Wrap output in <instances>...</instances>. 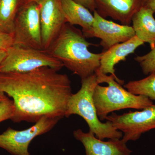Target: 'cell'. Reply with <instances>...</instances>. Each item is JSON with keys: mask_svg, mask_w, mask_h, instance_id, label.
<instances>
[{"mask_svg": "<svg viewBox=\"0 0 155 155\" xmlns=\"http://www.w3.org/2000/svg\"><path fill=\"white\" fill-rule=\"evenodd\" d=\"M61 2L67 23L79 25L83 33L90 30L94 17L88 9L74 0H61Z\"/></svg>", "mask_w": 155, "mask_h": 155, "instance_id": "obj_15", "label": "cell"}, {"mask_svg": "<svg viewBox=\"0 0 155 155\" xmlns=\"http://www.w3.org/2000/svg\"><path fill=\"white\" fill-rule=\"evenodd\" d=\"M124 87L134 94L143 96L155 101V73L140 80L129 81Z\"/></svg>", "mask_w": 155, "mask_h": 155, "instance_id": "obj_17", "label": "cell"}, {"mask_svg": "<svg viewBox=\"0 0 155 155\" xmlns=\"http://www.w3.org/2000/svg\"><path fill=\"white\" fill-rule=\"evenodd\" d=\"M14 112L13 101L7 97L0 103V123L12 119Z\"/></svg>", "mask_w": 155, "mask_h": 155, "instance_id": "obj_19", "label": "cell"}, {"mask_svg": "<svg viewBox=\"0 0 155 155\" xmlns=\"http://www.w3.org/2000/svg\"><path fill=\"white\" fill-rule=\"evenodd\" d=\"M106 120L123 133L122 139L125 143L135 141L143 134L155 129V105L141 111H129L122 115L112 113Z\"/></svg>", "mask_w": 155, "mask_h": 155, "instance_id": "obj_8", "label": "cell"}, {"mask_svg": "<svg viewBox=\"0 0 155 155\" xmlns=\"http://www.w3.org/2000/svg\"><path fill=\"white\" fill-rule=\"evenodd\" d=\"M81 84L80 90L69 98L65 117L69 118L72 115L82 117L87 123L89 131L101 140L122 138L121 131L116 129L109 121L101 122L97 116L93 98L94 89L99 84L96 73L81 80Z\"/></svg>", "mask_w": 155, "mask_h": 155, "instance_id": "obj_4", "label": "cell"}, {"mask_svg": "<svg viewBox=\"0 0 155 155\" xmlns=\"http://www.w3.org/2000/svg\"><path fill=\"white\" fill-rule=\"evenodd\" d=\"M134 60L139 64L145 75L155 73V47L147 54L137 56Z\"/></svg>", "mask_w": 155, "mask_h": 155, "instance_id": "obj_18", "label": "cell"}, {"mask_svg": "<svg viewBox=\"0 0 155 155\" xmlns=\"http://www.w3.org/2000/svg\"><path fill=\"white\" fill-rule=\"evenodd\" d=\"M7 54V50H0V65L4 61Z\"/></svg>", "mask_w": 155, "mask_h": 155, "instance_id": "obj_23", "label": "cell"}, {"mask_svg": "<svg viewBox=\"0 0 155 155\" xmlns=\"http://www.w3.org/2000/svg\"><path fill=\"white\" fill-rule=\"evenodd\" d=\"M144 43L136 35L124 42L114 45L102 53L99 71L105 75H114L116 81L120 84H124V81L120 80L115 74V66L120 61H126V58L133 54L140 46Z\"/></svg>", "mask_w": 155, "mask_h": 155, "instance_id": "obj_13", "label": "cell"}, {"mask_svg": "<svg viewBox=\"0 0 155 155\" xmlns=\"http://www.w3.org/2000/svg\"><path fill=\"white\" fill-rule=\"evenodd\" d=\"M88 9L91 12H94L96 10L94 0H74Z\"/></svg>", "mask_w": 155, "mask_h": 155, "instance_id": "obj_21", "label": "cell"}, {"mask_svg": "<svg viewBox=\"0 0 155 155\" xmlns=\"http://www.w3.org/2000/svg\"><path fill=\"white\" fill-rule=\"evenodd\" d=\"M40 0H22V4H27L31 2L38 3Z\"/></svg>", "mask_w": 155, "mask_h": 155, "instance_id": "obj_25", "label": "cell"}, {"mask_svg": "<svg viewBox=\"0 0 155 155\" xmlns=\"http://www.w3.org/2000/svg\"><path fill=\"white\" fill-rule=\"evenodd\" d=\"M61 119L45 116L24 130H14L9 127L0 134V148L12 155H30L28 147L34 139L51 130Z\"/></svg>", "mask_w": 155, "mask_h": 155, "instance_id": "obj_7", "label": "cell"}, {"mask_svg": "<svg viewBox=\"0 0 155 155\" xmlns=\"http://www.w3.org/2000/svg\"><path fill=\"white\" fill-rule=\"evenodd\" d=\"M48 67L59 71L64 65L44 50L13 45L7 50V54L0 65V73H25Z\"/></svg>", "mask_w": 155, "mask_h": 155, "instance_id": "obj_5", "label": "cell"}, {"mask_svg": "<svg viewBox=\"0 0 155 155\" xmlns=\"http://www.w3.org/2000/svg\"><path fill=\"white\" fill-rule=\"evenodd\" d=\"M153 12L142 7L134 14L132 19L136 36L144 43L150 45L151 49L155 47V19Z\"/></svg>", "mask_w": 155, "mask_h": 155, "instance_id": "obj_14", "label": "cell"}, {"mask_svg": "<svg viewBox=\"0 0 155 155\" xmlns=\"http://www.w3.org/2000/svg\"><path fill=\"white\" fill-rule=\"evenodd\" d=\"M8 97L5 94L0 92V103Z\"/></svg>", "mask_w": 155, "mask_h": 155, "instance_id": "obj_24", "label": "cell"}, {"mask_svg": "<svg viewBox=\"0 0 155 155\" xmlns=\"http://www.w3.org/2000/svg\"><path fill=\"white\" fill-rule=\"evenodd\" d=\"M40 19L43 49L47 51L67 23L61 0H40Z\"/></svg>", "mask_w": 155, "mask_h": 155, "instance_id": "obj_10", "label": "cell"}, {"mask_svg": "<svg viewBox=\"0 0 155 155\" xmlns=\"http://www.w3.org/2000/svg\"><path fill=\"white\" fill-rule=\"evenodd\" d=\"M92 45H96L87 41L82 31L66 23L47 51L82 80L100 68L102 53H91L88 48Z\"/></svg>", "mask_w": 155, "mask_h": 155, "instance_id": "obj_2", "label": "cell"}, {"mask_svg": "<svg viewBox=\"0 0 155 155\" xmlns=\"http://www.w3.org/2000/svg\"><path fill=\"white\" fill-rule=\"evenodd\" d=\"M142 7L150 9L155 14V0H142Z\"/></svg>", "mask_w": 155, "mask_h": 155, "instance_id": "obj_22", "label": "cell"}, {"mask_svg": "<svg viewBox=\"0 0 155 155\" xmlns=\"http://www.w3.org/2000/svg\"><path fill=\"white\" fill-rule=\"evenodd\" d=\"M20 0H0V30L13 35Z\"/></svg>", "mask_w": 155, "mask_h": 155, "instance_id": "obj_16", "label": "cell"}, {"mask_svg": "<svg viewBox=\"0 0 155 155\" xmlns=\"http://www.w3.org/2000/svg\"><path fill=\"white\" fill-rule=\"evenodd\" d=\"M74 137L84 147L85 155H131L132 151L121 139H109L104 141L96 137L89 131L84 132L81 129L74 130Z\"/></svg>", "mask_w": 155, "mask_h": 155, "instance_id": "obj_11", "label": "cell"}, {"mask_svg": "<svg viewBox=\"0 0 155 155\" xmlns=\"http://www.w3.org/2000/svg\"><path fill=\"white\" fill-rule=\"evenodd\" d=\"M13 45L24 48L44 50L38 3L22 4L14 22Z\"/></svg>", "mask_w": 155, "mask_h": 155, "instance_id": "obj_6", "label": "cell"}, {"mask_svg": "<svg viewBox=\"0 0 155 155\" xmlns=\"http://www.w3.org/2000/svg\"><path fill=\"white\" fill-rule=\"evenodd\" d=\"M14 44L13 35L0 30V50H7Z\"/></svg>", "mask_w": 155, "mask_h": 155, "instance_id": "obj_20", "label": "cell"}, {"mask_svg": "<svg viewBox=\"0 0 155 155\" xmlns=\"http://www.w3.org/2000/svg\"><path fill=\"white\" fill-rule=\"evenodd\" d=\"M96 74L99 84L94 89L93 98L101 121L114 111L125 109L141 110L153 104L149 98L134 94L123 88L114 75L103 74L99 69Z\"/></svg>", "mask_w": 155, "mask_h": 155, "instance_id": "obj_3", "label": "cell"}, {"mask_svg": "<svg viewBox=\"0 0 155 155\" xmlns=\"http://www.w3.org/2000/svg\"><path fill=\"white\" fill-rule=\"evenodd\" d=\"M101 17H111L122 25H130L134 14L142 7V0H94Z\"/></svg>", "mask_w": 155, "mask_h": 155, "instance_id": "obj_12", "label": "cell"}, {"mask_svg": "<svg viewBox=\"0 0 155 155\" xmlns=\"http://www.w3.org/2000/svg\"><path fill=\"white\" fill-rule=\"evenodd\" d=\"M67 74L48 67L25 73H0V92L13 99L14 122L35 123L45 116L65 117L71 95Z\"/></svg>", "mask_w": 155, "mask_h": 155, "instance_id": "obj_1", "label": "cell"}, {"mask_svg": "<svg viewBox=\"0 0 155 155\" xmlns=\"http://www.w3.org/2000/svg\"><path fill=\"white\" fill-rule=\"evenodd\" d=\"M94 20L91 28L83 33L86 38H97L101 39L100 45L107 50L114 45L124 42L135 35L132 26L120 25L107 20L98 14L93 12Z\"/></svg>", "mask_w": 155, "mask_h": 155, "instance_id": "obj_9", "label": "cell"}]
</instances>
